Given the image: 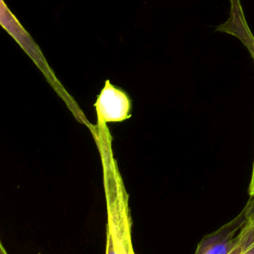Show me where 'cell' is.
<instances>
[{"label": "cell", "instance_id": "6da1fadb", "mask_svg": "<svg viewBox=\"0 0 254 254\" xmlns=\"http://www.w3.org/2000/svg\"><path fill=\"white\" fill-rule=\"evenodd\" d=\"M97 146L101 165L107 210L106 238L112 242L115 254H136L132 243V218L129 195L118 170L112 150V137L107 124L96 121L89 128Z\"/></svg>", "mask_w": 254, "mask_h": 254}, {"label": "cell", "instance_id": "7a4b0ae2", "mask_svg": "<svg viewBox=\"0 0 254 254\" xmlns=\"http://www.w3.org/2000/svg\"><path fill=\"white\" fill-rule=\"evenodd\" d=\"M0 26L16 41L21 49L36 64L38 69L44 75L45 79L48 81L54 91H56L58 96L64 101L66 108L70 111L75 120L88 127L90 122L85 117L80 106L71 96V94L67 92L64 84L59 80L56 72L53 70L48 63V60L44 56L40 46L19 22L17 17L11 12L4 0H0Z\"/></svg>", "mask_w": 254, "mask_h": 254}, {"label": "cell", "instance_id": "3957f363", "mask_svg": "<svg viewBox=\"0 0 254 254\" xmlns=\"http://www.w3.org/2000/svg\"><path fill=\"white\" fill-rule=\"evenodd\" d=\"M249 211L248 202L243 209L230 221L215 231L206 234L196 246L194 254H229L235 247L245 224Z\"/></svg>", "mask_w": 254, "mask_h": 254}, {"label": "cell", "instance_id": "277c9868", "mask_svg": "<svg viewBox=\"0 0 254 254\" xmlns=\"http://www.w3.org/2000/svg\"><path fill=\"white\" fill-rule=\"evenodd\" d=\"M97 121L107 123L123 122L131 118L132 102L129 95L106 79L94 102Z\"/></svg>", "mask_w": 254, "mask_h": 254}, {"label": "cell", "instance_id": "5b68a950", "mask_svg": "<svg viewBox=\"0 0 254 254\" xmlns=\"http://www.w3.org/2000/svg\"><path fill=\"white\" fill-rule=\"evenodd\" d=\"M216 31L223 32L237 38L248 50L254 62V35L246 22L240 0H230L229 17L224 23L217 26ZM248 193L250 196H254V161L248 187Z\"/></svg>", "mask_w": 254, "mask_h": 254}, {"label": "cell", "instance_id": "8992f818", "mask_svg": "<svg viewBox=\"0 0 254 254\" xmlns=\"http://www.w3.org/2000/svg\"><path fill=\"white\" fill-rule=\"evenodd\" d=\"M249 204L248 217L241 230V236L235 247L229 254H241L244 248L254 241V196H251L247 201Z\"/></svg>", "mask_w": 254, "mask_h": 254}, {"label": "cell", "instance_id": "52a82bcc", "mask_svg": "<svg viewBox=\"0 0 254 254\" xmlns=\"http://www.w3.org/2000/svg\"><path fill=\"white\" fill-rule=\"evenodd\" d=\"M241 254H254V241L248 244L241 252Z\"/></svg>", "mask_w": 254, "mask_h": 254}, {"label": "cell", "instance_id": "ba28073f", "mask_svg": "<svg viewBox=\"0 0 254 254\" xmlns=\"http://www.w3.org/2000/svg\"><path fill=\"white\" fill-rule=\"evenodd\" d=\"M0 254H8L7 251H6L5 248H4V246H3L2 242H1V240H0Z\"/></svg>", "mask_w": 254, "mask_h": 254}]
</instances>
